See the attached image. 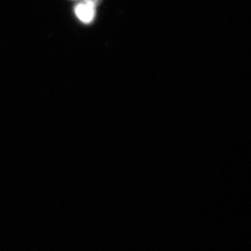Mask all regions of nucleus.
<instances>
[{
  "label": "nucleus",
  "mask_w": 251,
  "mask_h": 251,
  "mask_svg": "<svg viewBox=\"0 0 251 251\" xmlns=\"http://www.w3.org/2000/svg\"><path fill=\"white\" fill-rule=\"evenodd\" d=\"M72 1H77V2H89L95 5V7H98L99 5L101 4L102 0H72Z\"/></svg>",
  "instance_id": "2"
},
{
  "label": "nucleus",
  "mask_w": 251,
  "mask_h": 251,
  "mask_svg": "<svg viewBox=\"0 0 251 251\" xmlns=\"http://www.w3.org/2000/svg\"><path fill=\"white\" fill-rule=\"evenodd\" d=\"M74 12L76 17L84 24H90L95 19L96 7L89 2H78L75 5Z\"/></svg>",
  "instance_id": "1"
}]
</instances>
